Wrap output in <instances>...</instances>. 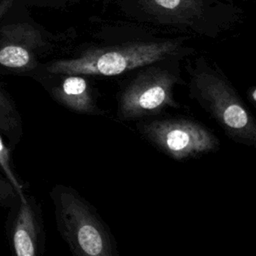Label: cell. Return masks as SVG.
I'll return each instance as SVG.
<instances>
[{
    "label": "cell",
    "instance_id": "5",
    "mask_svg": "<svg viewBox=\"0 0 256 256\" xmlns=\"http://www.w3.org/2000/svg\"><path fill=\"white\" fill-rule=\"evenodd\" d=\"M138 133L175 161H187L217 152L219 138L198 120L183 116H155L136 121Z\"/></svg>",
    "mask_w": 256,
    "mask_h": 256
},
{
    "label": "cell",
    "instance_id": "12",
    "mask_svg": "<svg viewBox=\"0 0 256 256\" xmlns=\"http://www.w3.org/2000/svg\"><path fill=\"white\" fill-rule=\"evenodd\" d=\"M13 4V0H0V20L7 14Z\"/></svg>",
    "mask_w": 256,
    "mask_h": 256
},
{
    "label": "cell",
    "instance_id": "11",
    "mask_svg": "<svg viewBox=\"0 0 256 256\" xmlns=\"http://www.w3.org/2000/svg\"><path fill=\"white\" fill-rule=\"evenodd\" d=\"M0 172L13 184L18 191H25L24 182L18 177L13 161H12V150L3 141L2 135L0 134Z\"/></svg>",
    "mask_w": 256,
    "mask_h": 256
},
{
    "label": "cell",
    "instance_id": "8",
    "mask_svg": "<svg viewBox=\"0 0 256 256\" xmlns=\"http://www.w3.org/2000/svg\"><path fill=\"white\" fill-rule=\"evenodd\" d=\"M7 209L5 230L11 251L17 256H41L46 234L39 202L24 191Z\"/></svg>",
    "mask_w": 256,
    "mask_h": 256
},
{
    "label": "cell",
    "instance_id": "7",
    "mask_svg": "<svg viewBox=\"0 0 256 256\" xmlns=\"http://www.w3.org/2000/svg\"><path fill=\"white\" fill-rule=\"evenodd\" d=\"M30 78L38 82L57 104L70 112L87 116H103L107 113L99 105L100 93L92 76L48 72L38 68Z\"/></svg>",
    "mask_w": 256,
    "mask_h": 256
},
{
    "label": "cell",
    "instance_id": "1",
    "mask_svg": "<svg viewBox=\"0 0 256 256\" xmlns=\"http://www.w3.org/2000/svg\"><path fill=\"white\" fill-rule=\"evenodd\" d=\"M193 49L181 38H128L90 44L63 57L43 62L39 68L48 72L81 73L92 77H116L167 58L184 59Z\"/></svg>",
    "mask_w": 256,
    "mask_h": 256
},
{
    "label": "cell",
    "instance_id": "13",
    "mask_svg": "<svg viewBox=\"0 0 256 256\" xmlns=\"http://www.w3.org/2000/svg\"><path fill=\"white\" fill-rule=\"evenodd\" d=\"M247 96H248V99L251 101V103L255 105L256 103V87L255 86H251L247 90Z\"/></svg>",
    "mask_w": 256,
    "mask_h": 256
},
{
    "label": "cell",
    "instance_id": "3",
    "mask_svg": "<svg viewBox=\"0 0 256 256\" xmlns=\"http://www.w3.org/2000/svg\"><path fill=\"white\" fill-rule=\"evenodd\" d=\"M173 57L138 67L125 74L116 93V116L131 122L161 115L169 108L180 109L174 95L177 85L186 84L180 62Z\"/></svg>",
    "mask_w": 256,
    "mask_h": 256
},
{
    "label": "cell",
    "instance_id": "2",
    "mask_svg": "<svg viewBox=\"0 0 256 256\" xmlns=\"http://www.w3.org/2000/svg\"><path fill=\"white\" fill-rule=\"evenodd\" d=\"M188 95L233 142L256 145V120L236 87L217 64L203 56L189 62Z\"/></svg>",
    "mask_w": 256,
    "mask_h": 256
},
{
    "label": "cell",
    "instance_id": "6",
    "mask_svg": "<svg viewBox=\"0 0 256 256\" xmlns=\"http://www.w3.org/2000/svg\"><path fill=\"white\" fill-rule=\"evenodd\" d=\"M53 48L51 38L27 22L0 26V74L30 77Z\"/></svg>",
    "mask_w": 256,
    "mask_h": 256
},
{
    "label": "cell",
    "instance_id": "4",
    "mask_svg": "<svg viewBox=\"0 0 256 256\" xmlns=\"http://www.w3.org/2000/svg\"><path fill=\"white\" fill-rule=\"evenodd\" d=\"M57 230L76 256H118L115 236L93 206L76 189L56 184L49 192Z\"/></svg>",
    "mask_w": 256,
    "mask_h": 256
},
{
    "label": "cell",
    "instance_id": "9",
    "mask_svg": "<svg viewBox=\"0 0 256 256\" xmlns=\"http://www.w3.org/2000/svg\"><path fill=\"white\" fill-rule=\"evenodd\" d=\"M0 134L5 136L13 150L23 136L21 113L11 94L0 84Z\"/></svg>",
    "mask_w": 256,
    "mask_h": 256
},
{
    "label": "cell",
    "instance_id": "10",
    "mask_svg": "<svg viewBox=\"0 0 256 256\" xmlns=\"http://www.w3.org/2000/svg\"><path fill=\"white\" fill-rule=\"evenodd\" d=\"M155 12L170 22L191 23L192 18L199 11L194 8L196 0H150Z\"/></svg>",
    "mask_w": 256,
    "mask_h": 256
}]
</instances>
